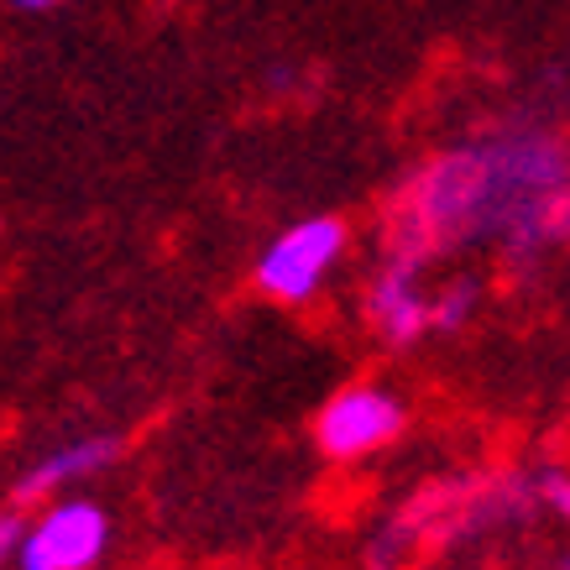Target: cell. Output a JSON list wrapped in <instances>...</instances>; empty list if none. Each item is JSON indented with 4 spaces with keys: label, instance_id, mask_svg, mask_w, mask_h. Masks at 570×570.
Listing matches in <instances>:
<instances>
[{
    "label": "cell",
    "instance_id": "obj_1",
    "mask_svg": "<svg viewBox=\"0 0 570 570\" xmlns=\"http://www.w3.org/2000/svg\"><path fill=\"white\" fill-rule=\"evenodd\" d=\"M566 189V157L544 137L455 147L403 189L393 209V257L430 262L476 236H502L513 252L550 246Z\"/></svg>",
    "mask_w": 570,
    "mask_h": 570
},
{
    "label": "cell",
    "instance_id": "obj_2",
    "mask_svg": "<svg viewBox=\"0 0 570 570\" xmlns=\"http://www.w3.org/2000/svg\"><path fill=\"white\" fill-rule=\"evenodd\" d=\"M341 257H346V220L309 215V220L288 225L283 236H273L262 246L252 283L273 304H309L325 288V277L341 267Z\"/></svg>",
    "mask_w": 570,
    "mask_h": 570
},
{
    "label": "cell",
    "instance_id": "obj_3",
    "mask_svg": "<svg viewBox=\"0 0 570 570\" xmlns=\"http://www.w3.org/2000/svg\"><path fill=\"white\" fill-rule=\"evenodd\" d=\"M403 424H409V409H403V397L393 387L351 382L335 397H325V409L314 414V445H320L325 461L351 466V461H366V455L393 445Z\"/></svg>",
    "mask_w": 570,
    "mask_h": 570
},
{
    "label": "cell",
    "instance_id": "obj_4",
    "mask_svg": "<svg viewBox=\"0 0 570 570\" xmlns=\"http://www.w3.org/2000/svg\"><path fill=\"white\" fill-rule=\"evenodd\" d=\"M110 550V519L89 498H52L27 519L17 570H95Z\"/></svg>",
    "mask_w": 570,
    "mask_h": 570
},
{
    "label": "cell",
    "instance_id": "obj_5",
    "mask_svg": "<svg viewBox=\"0 0 570 570\" xmlns=\"http://www.w3.org/2000/svg\"><path fill=\"white\" fill-rule=\"evenodd\" d=\"M419 273H424V262L387 252V262L366 288V320L387 346H414L434 330V294H424Z\"/></svg>",
    "mask_w": 570,
    "mask_h": 570
},
{
    "label": "cell",
    "instance_id": "obj_6",
    "mask_svg": "<svg viewBox=\"0 0 570 570\" xmlns=\"http://www.w3.org/2000/svg\"><path fill=\"white\" fill-rule=\"evenodd\" d=\"M116 450H121V440H110V434H85V440H69V445L48 450V455L17 482V502L52 498V492H63V487H73V482L100 476V471L116 461Z\"/></svg>",
    "mask_w": 570,
    "mask_h": 570
},
{
    "label": "cell",
    "instance_id": "obj_7",
    "mask_svg": "<svg viewBox=\"0 0 570 570\" xmlns=\"http://www.w3.org/2000/svg\"><path fill=\"white\" fill-rule=\"evenodd\" d=\"M471 314H476V283H471V277H455L450 288L434 294V330H440V335L461 330Z\"/></svg>",
    "mask_w": 570,
    "mask_h": 570
},
{
    "label": "cell",
    "instance_id": "obj_8",
    "mask_svg": "<svg viewBox=\"0 0 570 570\" xmlns=\"http://www.w3.org/2000/svg\"><path fill=\"white\" fill-rule=\"evenodd\" d=\"M529 492H534L539 513H550L554 523H566L570 529V471H560V466L534 471V476H529Z\"/></svg>",
    "mask_w": 570,
    "mask_h": 570
},
{
    "label": "cell",
    "instance_id": "obj_9",
    "mask_svg": "<svg viewBox=\"0 0 570 570\" xmlns=\"http://www.w3.org/2000/svg\"><path fill=\"white\" fill-rule=\"evenodd\" d=\"M21 534H27V519L21 513H0V566H17Z\"/></svg>",
    "mask_w": 570,
    "mask_h": 570
},
{
    "label": "cell",
    "instance_id": "obj_10",
    "mask_svg": "<svg viewBox=\"0 0 570 570\" xmlns=\"http://www.w3.org/2000/svg\"><path fill=\"white\" fill-rule=\"evenodd\" d=\"M11 6H17V11H52L58 0H11Z\"/></svg>",
    "mask_w": 570,
    "mask_h": 570
},
{
    "label": "cell",
    "instance_id": "obj_11",
    "mask_svg": "<svg viewBox=\"0 0 570 570\" xmlns=\"http://www.w3.org/2000/svg\"><path fill=\"white\" fill-rule=\"evenodd\" d=\"M560 570H570V554H566V566H560Z\"/></svg>",
    "mask_w": 570,
    "mask_h": 570
}]
</instances>
